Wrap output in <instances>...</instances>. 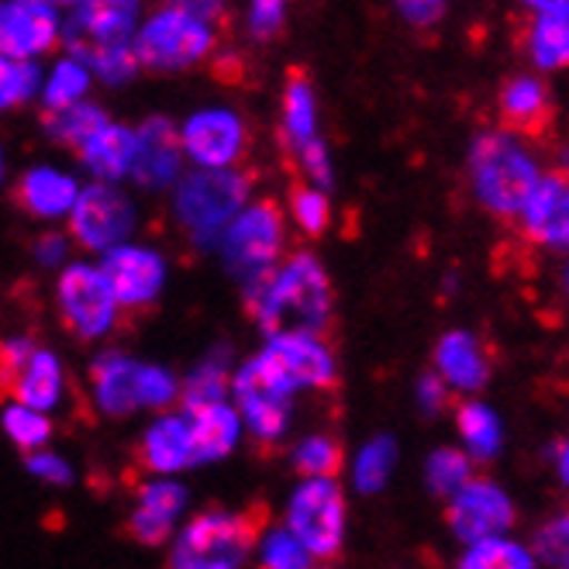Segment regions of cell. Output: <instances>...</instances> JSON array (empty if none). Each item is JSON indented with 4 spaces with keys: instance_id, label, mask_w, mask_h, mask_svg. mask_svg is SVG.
<instances>
[{
    "instance_id": "6da1fadb",
    "label": "cell",
    "mask_w": 569,
    "mask_h": 569,
    "mask_svg": "<svg viewBox=\"0 0 569 569\" xmlns=\"http://www.w3.org/2000/svg\"><path fill=\"white\" fill-rule=\"evenodd\" d=\"M246 311L262 331H308L325 339L331 328V283L321 262L308 252H293L283 262L249 277Z\"/></svg>"
},
{
    "instance_id": "7a4b0ae2",
    "label": "cell",
    "mask_w": 569,
    "mask_h": 569,
    "mask_svg": "<svg viewBox=\"0 0 569 569\" xmlns=\"http://www.w3.org/2000/svg\"><path fill=\"white\" fill-rule=\"evenodd\" d=\"M136 0H80L77 14L66 28V49L87 59L93 70L121 83L139 70L131 52V28H136Z\"/></svg>"
},
{
    "instance_id": "3957f363",
    "label": "cell",
    "mask_w": 569,
    "mask_h": 569,
    "mask_svg": "<svg viewBox=\"0 0 569 569\" xmlns=\"http://www.w3.org/2000/svg\"><path fill=\"white\" fill-rule=\"evenodd\" d=\"M266 525H270V508L266 505H252L239 515H224V511L197 515L180 535L173 566H187V569L239 566L259 546Z\"/></svg>"
},
{
    "instance_id": "277c9868",
    "label": "cell",
    "mask_w": 569,
    "mask_h": 569,
    "mask_svg": "<svg viewBox=\"0 0 569 569\" xmlns=\"http://www.w3.org/2000/svg\"><path fill=\"white\" fill-rule=\"evenodd\" d=\"M470 173L480 204L500 221H515L525 197L539 180V166L508 136V131H490L480 136L470 149Z\"/></svg>"
},
{
    "instance_id": "5b68a950",
    "label": "cell",
    "mask_w": 569,
    "mask_h": 569,
    "mask_svg": "<svg viewBox=\"0 0 569 569\" xmlns=\"http://www.w3.org/2000/svg\"><path fill=\"white\" fill-rule=\"evenodd\" d=\"M214 46H218V28L173 4H166L159 14H152L139 28V36L131 39L136 62L159 73L197 66L200 59H208L214 52Z\"/></svg>"
},
{
    "instance_id": "8992f818",
    "label": "cell",
    "mask_w": 569,
    "mask_h": 569,
    "mask_svg": "<svg viewBox=\"0 0 569 569\" xmlns=\"http://www.w3.org/2000/svg\"><path fill=\"white\" fill-rule=\"evenodd\" d=\"M287 528L293 539L311 552L315 562H331L342 552L346 535V497L335 480L315 477L290 500Z\"/></svg>"
},
{
    "instance_id": "52a82bcc",
    "label": "cell",
    "mask_w": 569,
    "mask_h": 569,
    "mask_svg": "<svg viewBox=\"0 0 569 569\" xmlns=\"http://www.w3.org/2000/svg\"><path fill=\"white\" fill-rule=\"evenodd\" d=\"M256 370L277 390L293 393L300 387L331 390L335 387V359L325 339L308 331H280L256 359Z\"/></svg>"
},
{
    "instance_id": "ba28073f",
    "label": "cell",
    "mask_w": 569,
    "mask_h": 569,
    "mask_svg": "<svg viewBox=\"0 0 569 569\" xmlns=\"http://www.w3.org/2000/svg\"><path fill=\"white\" fill-rule=\"evenodd\" d=\"M252 177L249 173H236V166L228 170H204L187 177L183 190H180V218L187 221V228H193L200 239H211L214 231L236 218V211L246 204Z\"/></svg>"
},
{
    "instance_id": "9c48e42d",
    "label": "cell",
    "mask_w": 569,
    "mask_h": 569,
    "mask_svg": "<svg viewBox=\"0 0 569 569\" xmlns=\"http://www.w3.org/2000/svg\"><path fill=\"white\" fill-rule=\"evenodd\" d=\"M62 325L80 339H100L118 321V297L97 266H70L59 277Z\"/></svg>"
},
{
    "instance_id": "30bf717a",
    "label": "cell",
    "mask_w": 569,
    "mask_h": 569,
    "mask_svg": "<svg viewBox=\"0 0 569 569\" xmlns=\"http://www.w3.org/2000/svg\"><path fill=\"white\" fill-rule=\"evenodd\" d=\"M283 211L277 200H259V204L246 208L239 221L228 231V262L236 266L239 273L252 277L266 266H273L283 259Z\"/></svg>"
},
{
    "instance_id": "8fae6325",
    "label": "cell",
    "mask_w": 569,
    "mask_h": 569,
    "mask_svg": "<svg viewBox=\"0 0 569 569\" xmlns=\"http://www.w3.org/2000/svg\"><path fill=\"white\" fill-rule=\"evenodd\" d=\"M131 221H136V214H131L128 197H121L111 187H100V183L77 193L73 208H70L73 239L90 252L114 249L131 231Z\"/></svg>"
},
{
    "instance_id": "7c38bea8",
    "label": "cell",
    "mask_w": 569,
    "mask_h": 569,
    "mask_svg": "<svg viewBox=\"0 0 569 569\" xmlns=\"http://www.w3.org/2000/svg\"><path fill=\"white\" fill-rule=\"evenodd\" d=\"M515 221L521 224V239L542 249H566V236H569V187H566V173L552 170V173H539L531 193L525 197L521 211L515 214Z\"/></svg>"
},
{
    "instance_id": "4fadbf2b",
    "label": "cell",
    "mask_w": 569,
    "mask_h": 569,
    "mask_svg": "<svg viewBox=\"0 0 569 569\" xmlns=\"http://www.w3.org/2000/svg\"><path fill=\"white\" fill-rule=\"evenodd\" d=\"M183 152L204 170H228L249 149V131L231 111H200L180 136Z\"/></svg>"
},
{
    "instance_id": "5bb4252c",
    "label": "cell",
    "mask_w": 569,
    "mask_h": 569,
    "mask_svg": "<svg viewBox=\"0 0 569 569\" xmlns=\"http://www.w3.org/2000/svg\"><path fill=\"white\" fill-rule=\"evenodd\" d=\"M446 518L462 542H477V539H487V535L508 531L515 525V508L500 487L487 480H470L452 493Z\"/></svg>"
},
{
    "instance_id": "9a60e30c",
    "label": "cell",
    "mask_w": 569,
    "mask_h": 569,
    "mask_svg": "<svg viewBox=\"0 0 569 569\" xmlns=\"http://www.w3.org/2000/svg\"><path fill=\"white\" fill-rule=\"evenodd\" d=\"M500 131L521 139H546L556 121L552 90L539 77H511L497 93Z\"/></svg>"
},
{
    "instance_id": "2e32d148",
    "label": "cell",
    "mask_w": 569,
    "mask_h": 569,
    "mask_svg": "<svg viewBox=\"0 0 569 569\" xmlns=\"http://www.w3.org/2000/svg\"><path fill=\"white\" fill-rule=\"evenodd\" d=\"M59 42L56 11L42 0H11L0 8V56L28 59Z\"/></svg>"
},
{
    "instance_id": "e0dca14e",
    "label": "cell",
    "mask_w": 569,
    "mask_h": 569,
    "mask_svg": "<svg viewBox=\"0 0 569 569\" xmlns=\"http://www.w3.org/2000/svg\"><path fill=\"white\" fill-rule=\"evenodd\" d=\"M100 273L108 277L118 308H142L152 305L162 287V259L146 249H111Z\"/></svg>"
},
{
    "instance_id": "ac0fdd59",
    "label": "cell",
    "mask_w": 569,
    "mask_h": 569,
    "mask_svg": "<svg viewBox=\"0 0 569 569\" xmlns=\"http://www.w3.org/2000/svg\"><path fill=\"white\" fill-rule=\"evenodd\" d=\"M236 397H239V408H242L246 421L256 431V439L262 446H273L290 421V393L277 390L256 370V362H249L236 377Z\"/></svg>"
},
{
    "instance_id": "d6986e66",
    "label": "cell",
    "mask_w": 569,
    "mask_h": 569,
    "mask_svg": "<svg viewBox=\"0 0 569 569\" xmlns=\"http://www.w3.org/2000/svg\"><path fill=\"white\" fill-rule=\"evenodd\" d=\"M435 370L439 377L462 393H477L493 370V359L483 349V342L470 331H449L435 349Z\"/></svg>"
},
{
    "instance_id": "ffe728a7",
    "label": "cell",
    "mask_w": 569,
    "mask_h": 569,
    "mask_svg": "<svg viewBox=\"0 0 569 569\" xmlns=\"http://www.w3.org/2000/svg\"><path fill=\"white\" fill-rule=\"evenodd\" d=\"M180 136L173 131L170 121L162 118H152L142 124V131L136 136V177L146 183V187H162L177 177V166H180Z\"/></svg>"
},
{
    "instance_id": "44dd1931",
    "label": "cell",
    "mask_w": 569,
    "mask_h": 569,
    "mask_svg": "<svg viewBox=\"0 0 569 569\" xmlns=\"http://www.w3.org/2000/svg\"><path fill=\"white\" fill-rule=\"evenodd\" d=\"M139 508L128 518L124 531L142 546H162L173 531V518L183 508V487L173 483H149L139 490Z\"/></svg>"
},
{
    "instance_id": "7402d4cb",
    "label": "cell",
    "mask_w": 569,
    "mask_h": 569,
    "mask_svg": "<svg viewBox=\"0 0 569 569\" xmlns=\"http://www.w3.org/2000/svg\"><path fill=\"white\" fill-rule=\"evenodd\" d=\"M187 428H190V446H193V462H211L231 452L239 442V415L231 411L224 400L214 405H197L183 408Z\"/></svg>"
},
{
    "instance_id": "603a6c76",
    "label": "cell",
    "mask_w": 569,
    "mask_h": 569,
    "mask_svg": "<svg viewBox=\"0 0 569 569\" xmlns=\"http://www.w3.org/2000/svg\"><path fill=\"white\" fill-rule=\"evenodd\" d=\"M139 462L152 473H177L193 462L190 428L187 418H162L149 428V435L139 446Z\"/></svg>"
},
{
    "instance_id": "cb8c5ba5",
    "label": "cell",
    "mask_w": 569,
    "mask_h": 569,
    "mask_svg": "<svg viewBox=\"0 0 569 569\" xmlns=\"http://www.w3.org/2000/svg\"><path fill=\"white\" fill-rule=\"evenodd\" d=\"M93 393L108 415H131L139 408V366L124 356H104L93 362Z\"/></svg>"
},
{
    "instance_id": "d4e9b609",
    "label": "cell",
    "mask_w": 569,
    "mask_h": 569,
    "mask_svg": "<svg viewBox=\"0 0 569 569\" xmlns=\"http://www.w3.org/2000/svg\"><path fill=\"white\" fill-rule=\"evenodd\" d=\"M77 156L90 166L97 177L118 180L131 170V159H136V131L108 121L77 149Z\"/></svg>"
},
{
    "instance_id": "484cf974",
    "label": "cell",
    "mask_w": 569,
    "mask_h": 569,
    "mask_svg": "<svg viewBox=\"0 0 569 569\" xmlns=\"http://www.w3.org/2000/svg\"><path fill=\"white\" fill-rule=\"evenodd\" d=\"M77 183L70 177H62L56 170H31L21 177V183L14 187V200L28 211V214H39V218H59L73 208L77 200Z\"/></svg>"
},
{
    "instance_id": "4316f807",
    "label": "cell",
    "mask_w": 569,
    "mask_h": 569,
    "mask_svg": "<svg viewBox=\"0 0 569 569\" xmlns=\"http://www.w3.org/2000/svg\"><path fill=\"white\" fill-rule=\"evenodd\" d=\"M8 393L18 400V405L24 408H36V411H49L59 405V397H62V370H59V362L36 349L31 352V359L24 362V370L11 380Z\"/></svg>"
},
{
    "instance_id": "83f0119b",
    "label": "cell",
    "mask_w": 569,
    "mask_h": 569,
    "mask_svg": "<svg viewBox=\"0 0 569 569\" xmlns=\"http://www.w3.org/2000/svg\"><path fill=\"white\" fill-rule=\"evenodd\" d=\"M531 62L539 70H562L569 62V21H566V8H546L535 11L531 21Z\"/></svg>"
},
{
    "instance_id": "f1b7e54d",
    "label": "cell",
    "mask_w": 569,
    "mask_h": 569,
    "mask_svg": "<svg viewBox=\"0 0 569 569\" xmlns=\"http://www.w3.org/2000/svg\"><path fill=\"white\" fill-rule=\"evenodd\" d=\"M308 139H315V93L305 70H290L283 90V149H300Z\"/></svg>"
},
{
    "instance_id": "f546056e",
    "label": "cell",
    "mask_w": 569,
    "mask_h": 569,
    "mask_svg": "<svg viewBox=\"0 0 569 569\" xmlns=\"http://www.w3.org/2000/svg\"><path fill=\"white\" fill-rule=\"evenodd\" d=\"M456 425H459V435L473 459L487 462L500 452V421L490 408L477 405V400L473 405H459Z\"/></svg>"
},
{
    "instance_id": "4dcf8cb0",
    "label": "cell",
    "mask_w": 569,
    "mask_h": 569,
    "mask_svg": "<svg viewBox=\"0 0 569 569\" xmlns=\"http://www.w3.org/2000/svg\"><path fill=\"white\" fill-rule=\"evenodd\" d=\"M108 118L100 108H90V104H70V108H49L46 111V128H49V136L62 146H70L73 152L93 136L97 128H104Z\"/></svg>"
},
{
    "instance_id": "1f68e13d",
    "label": "cell",
    "mask_w": 569,
    "mask_h": 569,
    "mask_svg": "<svg viewBox=\"0 0 569 569\" xmlns=\"http://www.w3.org/2000/svg\"><path fill=\"white\" fill-rule=\"evenodd\" d=\"M290 211H293V221L300 224L308 239H321L328 224H331V204L321 187H311L305 180H293L290 183Z\"/></svg>"
},
{
    "instance_id": "d6a6232c",
    "label": "cell",
    "mask_w": 569,
    "mask_h": 569,
    "mask_svg": "<svg viewBox=\"0 0 569 569\" xmlns=\"http://www.w3.org/2000/svg\"><path fill=\"white\" fill-rule=\"evenodd\" d=\"M462 566L466 569H528L535 566V559L521 546L505 542L500 535H487V539L470 542V552L462 556Z\"/></svg>"
},
{
    "instance_id": "836d02e7",
    "label": "cell",
    "mask_w": 569,
    "mask_h": 569,
    "mask_svg": "<svg viewBox=\"0 0 569 569\" xmlns=\"http://www.w3.org/2000/svg\"><path fill=\"white\" fill-rule=\"evenodd\" d=\"M342 446L335 442V439H308L305 446L297 449L293 456V466H297V473L305 477V480H315V477H325V480H335L342 473Z\"/></svg>"
},
{
    "instance_id": "e575fe53",
    "label": "cell",
    "mask_w": 569,
    "mask_h": 569,
    "mask_svg": "<svg viewBox=\"0 0 569 569\" xmlns=\"http://www.w3.org/2000/svg\"><path fill=\"white\" fill-rule=\"evenodd\" d=\"M473 480V466L456 449H439L428 459V483L439 497H452L462 483Z\"/></svg>"
},
{
    "instance_id": "d590c367",
    "label": "cell",
    "mask_w": 569,
    "mask_h": 569,
    "mask_svg": "<svg viewBox=\"0 0 569 569\" xmlns=\"http://www.w3.org/2000/svg\"><path fill=\"white\" fill-rule=\"evenodd\" d=\"M36 66H28L24 59L0 56V111L24 104V100L36 93Z\"/></svg>"
},
{
    "instance_id": "8d00e7d4",
    "label": "cell",
    "mask_w": 569,
    "mask_h": 569,
    "mask_svg": "<svg viewBox=\"0 0 569 569\" xmlns=\"http://www.w3.org/2000/svg\"><path fill=\"white\" fill-rule=\"evenodd\" d=\"M4 428L21 449H42L49 442V435H52L49 418L39 415L36 408H24V405L4 411Z\"/></svg>"
},
{
    "instance_id": "74e56055",
    "label": "cell",
    "mask_w": 569,
    "mask_h": 569,
    "mask_svg": "<svg viewBox=\"0 0 569 569\" xmlns=\"http://www.w3.org/2000/svg\"><path fill=\"white\" fill-rule=\"evenodd\" d=\"M87 87H90V77H87L83 66L77 59H66V62L56 66L52 83L46 90V104L49 108H70L87 93Z\"/></svg>"
},
{
    "instance_id": "f35d334b",
    "label": "cell",
    "mask_w": 569,
    "mask_h": 569,
    "mask_svg": "<svg viewBox=\"0 0 569 569\" xmlns=\"http://www.w3.org/2000/svg\"><path fill=\"white\" fill-rule=\"evenodd\" d=\"M390 470H393V442L390 439H377L373 446H366L362 456H359V466H356L359 490L377 493L387 483Z\"/></svg>"
},
{
    "instance_id": "ab89813d",
    "label": "cell",
    "mask_w": 569,
    "mask_h": 569,
    "mask_svg": "<svg viewBox=\"0 0 569 569\" xmlns=\"http://www.w3.org/2000/svg\"><path fill=\"white\" fill-rule=\"evenodd\" d=\"M228 390V377L221 370V362H208L204 370H197L187 387H183V408H197V405H214V400H224Z\"/></svg>"
},
{
    "instance_id": "60d3db41",
    "label": "cell",
    "mask_w": 569,
    "mask_h": 569,
    "mask_svg": "<svg viewBox=\"0 0 569 569\" xmlns=\"http://www.w3.org/2000/svg\"><path fill=\"white\" fill-rule=\"evenodd\" d=\"M311 552L293 539V531L283 528V531H273L270 539H266V549H262V566L270 569H300V566H311Z\"/></svg>"
},
{
    "instance_id": "b9f144b4",
    "label": "cell",
    "mask_w": 569,
    "mask_h": 569,
    "mask_svg": "<svg viewBox=\"0 0 569 569\" xmlns=\"http://www.w3.org/2000/svg\"><path fill=\"white\" fill-rule=\"evenodd\" d=\"M177 397V383L156 366H139V405L146 408H166Z\"/></svg>"
},
{
    "instance_id": "7bdbcfd3",
    "label": "cell",
    "mask_w": 569,
    "mask_h": 569,
    "mask_svg": "<svg viewBox=\"0 0 569 569\" xmlns=\"http://www.w3.org/2000/svg\"><path fill=\"white\" fill-rule=\"evenodd\" d=\"M283 14H287V0H252V14H249L252 36L273 39L283 28Z\"/></svg>"
},
{
    "instance_id": "ee69618b",
    "label": "cell",
    "mask_w": 569,
    "mask_h": 569,
    "mask_svg": "<svg viewBox=\"0 0 569 569\" xmlns=\"http://www.w3.org/2000/svg\"><path fill=\"white\" fill-rule=\"evenodd\" d=\"M397 11L408 18L411 28L425 31V28H435L446 14V0H393Z\"/></svg>"
},
{
    "instance_id": "f6af8a7d",
    "label": "cell",
    "mask_w": 569,
    "mask_h": 569,
    "mask_svg": "<svg viewBox=\"0 0 569 569\" xmlns=\"http://www.w3.org/2000/svg\"><path fill=\"white\" fill-rule=\"evenodd\" d=\"M300 152V170H305L308 180H315L321 190L331 183V162H328V149L318 139H308L305 146L297 149Z\"/></svg>"
},
{
    "instance_id": "bcb514c9",
    "label": "cell",
    "mask_w": 569,
    "mask_h": 569,
    "mask_svg": "<svg viewBox=\"0 0 569 569\" xmlns=\"http://www.w3.org/2000/svg\"><path fill=\"white\" fill-rule=\"evenodd\" d=\"M418 397H421V408L428 415H439L449 405V383L439 373H428L418 387Z\"/></svg>"
},
{
    "instance_id": "7dc6e473",
    "label": "cell",
    "mask_w": 569,
    "mask_h": 569,
    "mask_svg": "<svg viewBox=\"0 0 569 569\" xmlns=\"http://www.w3.org/2000/svg\"><path fill=\"white\" fill-rule=\"evenodd\" d=\"M170 4L180 8V11L197 14L200 21H208V24H214V28H228V14H224V4H221V0H170Z\"/></svg>"
},
{
    "instance_id": "c3c4849f",
    "label": "cell",
    "mask_w": 569,
    "mask_h": 569,
    "mask_svg": "<svg viewBox=\"0 0 569 569\" xmlns=\"http://www.w3.org/2000/svg\"><path fill=\"white\" fill-rule=\"evenodd\" d=\"M28 470L42 477V480H52V483H70V470H66V462L49 456V452H39L28 459Z\"/></svg>"
},
{
    "instance_id": "681fc988",
    "label": "cell",
    "mask_w": 569,
    "mask_h": 569,
    "mask_svg": "<svg viewBox=\"0 0 569 569\" xmlns=\"http://www.w3.org/2000/svg\"><path fill=\"white\" fill-rule=\"evenodd\" d=\"M539 552H546L549 562H566V521H552L539 531Z\"/></svg>"
},
{
    "instance_id": "f907efd6",
    "label": "cell",
    "mask_w": 569,
    "mask_h": 569,
    "mask_svg": "<svg viewBox=\"0 0 569 569\" xmlns=\"http://www.w3.org/2000/svg\"><path fill=\"white\" fill-rule=\"evenodd\" d=\"M62 252H66V242H62L59 236H49V239H42V242H39V256H42V262H59V259H62Z\"/></svg>"
},
{
    "instance_id": "816d5d0a",
    "label": "cell",
    "mask_w": 569,
    "mask_h": 569,
    "mask_svg": "<svg viewBox=\"0 0 569 569\" xmlns=\"http://www.w3.org/2000/svg\"><path fill=\"white\" fill-rule=\"evenodd\" d=\"M531 11H546V8H566V0H525Z\"/></svg>"
},
{
    "instance_id": "f5cc1de1",
    "label": "cell",
    "mask_w": 569,
    "mask_h": 569,
    "mask_svg": "<svg viewBox=\"0 0 569 569\" xmlns=\"http://www.w3.org/2000/svg\"><path fill=\"white\" fill-rule=\"evenodd\" d=\"M42 4H49V8H77L80 0H42Z\"/></svg>"
},
{
    "instance_id": "db71d44e",
    "label": "cell",
    "mask_w": 569,
    "mask_h": 569,
    "mask_svg": "<svg viewBox=\"0 0 569 569\" xmlns=\"http://www.w3.org/2000/svg\"><path fill=\"white\" fill-rule=\"evenodd\" d=\"M0 173H4V159H0Z\"/></svg>"
},
{
    "instance_id": "11a10c76",
    "label": "cell",
    "mask_w": 569,
    "mask_h": 569,
    "mask_svg": "<svg viewBox=\"0 0 569 569\" xmlns=\"http://www.w3.org/2000/svg\"><path fill=\"white\" fill-rule=\"evenodd\" d=\"M0 397H4V387H0Z\"/></svg>"
}]
</instances>
